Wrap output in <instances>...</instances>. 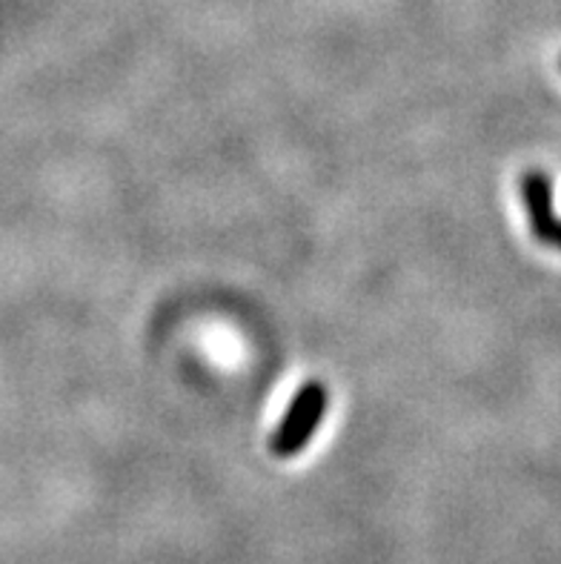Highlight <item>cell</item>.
Wrapping results in <instances>:
<instances>
[{
    "label": "cell",
    "instance_id": "obj_3",
    "mask_svg": "<svg viewBox=\"0 0 561 564\" xmlns=\"http://www.w3.org/2000/svg\"><path fill=\"white\" fill-rule=\"evenodd\" d=\"M555 243H559V247H561V232H559V241H555Z\"/></svg>",
    "mask_w": 561,
    "mask_h": 564
},
{
    "label": "cell",
    "instance_id": "obj_2",
    "mask_svg": "<svg viewBox=\"0 0 561 564\" xmlns=\"http://www.w3.org/2000/svg\"><path fill=\"white\" fill-rule=\"evenodd\" d=\"M521 200H525L533 236L544 243L559 241L561 224L553 213V184L544 172L533 170L521 178Z\"/></svg>",
    "mask_w": 561,
    "mask_h": 564
},
{
    "label": "cell",
    "instance_id": "obj_1",
    "mask_svg": "<svg viewBox=\"0 0 561 564\" xmlns=\"http://www.w3.org/2000/svg\"><path fill=\"white\" fill-rule=\"evenodd\" d=\"M330 408V390L321 381H306L295 399L290 401L284 419L272 430L270 451L278 458H290L301 453L310 444L319 424L324 422V413Z\"/></svg>",
    "mask_w": 561,
    "mask_h": 564
}]
</instances>
